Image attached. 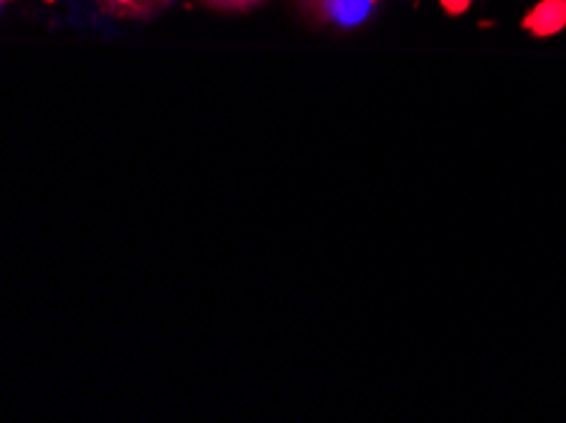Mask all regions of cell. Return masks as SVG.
<instances>
[{
    "label": "cell",
    "instance_id": "6da1fadb",
    "mask_svg": "<svg viewBox=\"0 0 566 423\" xmlns=\"http://www.w3.org/2000/svg\"><path fill=\"white\" fill-rule=\"evenodd\" d=\"M379 0H303V11L317 23L356 29L368 21Z\"/></svg>",
    "mask_w": 566,
    "mask_h": 423
},
{
    "label": "cell",
    "instance_id": "7a4b0ae2",
    "mask_svg": "<svg viewBox=\"0 0 566 423\" xmlns=\"http://www.w3.org/2000/svg\"><path fill=\"white\" fill-rule=\"evenodd\" d=\"M523 25L534 33V36H554L566 25V0H542L534 11H531Z\"/></svg>",
    "mask_w": 566,
    "mask_h": 423
},
{
    "label": "cell",
    "instance_id": "3957f363",
    "mask_svg": "<svg viewBox=\"0 0 566 423\" xmlns=\"http://www.w3.org/2000/svg\"><path fill=\"white\" fill-rule=\"evenodd\" d=\"M174 0H97L102 13L115 15V19H150V15L160 13L163 8H168Z\"/></svg>",
    "mask_w": 566,
    "mask_h": 423
},
{
    "label": "cell",
    "instance_id": "277c9868",
    "mask_svg": "<svg viewBox=\"0 0 566 423\" xmlns=\"http://www.w3.org/2000/svg\"><path fill=\"white\" fill-rule=\"evenodd\" d=\"M201 3L217 8V11H247V8L262 3V0H201Z\"/></svg>",
    "mask_w": 566,
    "mask_h": 423
},
{
    "label": "cell",
    "instance_id": "5b68a950",
    "mask_svg": "<svg viewBox=\"0 0 566 423\" xmlns=\"http://www.w3.org/2000/svg\"><path fill=\"white\" fill-rule=\"evenodd\" d=\"M440 3L444 6V11L458 15V13H465L468 6L473 3V0H440Z\"/></svg>",
    "mask_w": 566,
    "mask_h": 423
}]
</instances>
